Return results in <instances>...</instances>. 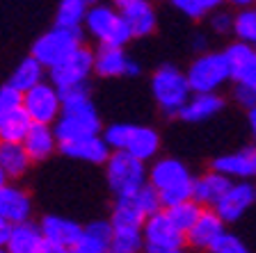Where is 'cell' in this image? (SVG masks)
<instances>
[{"instance_id": "obj_38", "label": "cell", "mask_w": 256, "mask_h": 253, "mask_svg": "<svg viewBox=\"0 0 256 253\" xmlns=\"http://www.w3.org/2000/svg\"><path fill=\"white\" fill-rule=\"evenodd\" d=\"M60 98H62V105L66 103H76V100H85L90 98V84H76V87H66V89H60Z\"/></svg>"}, {"instance_id": "obj_36", "label": "cell", "mask_w": 256, "mask_h": 253, "mask_svg": "<svg viewBox=\"0 0 256 253\" xmlns=\"http://www.w3.org/2000/svg\"><path fill=\"white\" fill-rule=\"evenodd\" d=\"M71 253H110V242L103 238H96L92 233L82 231V238L76 242Z\"/></svg>"}, {"instance_id": "obj_22", "label": "cell", "mask_w": 256, "mask_h": 253, "mask_svg": "<svg viewBox=\"0 0 256 253\" xmlns=\"http://www.w3.org/2000/svg\"><path fill=\"white\" fill-rule=\"evenodd\" d=\"M55 144H58V137H55L53 128L44 126V123H34V126L30 128V132H28V137H26V142H23V146H26L30 160L42 162V160H46L48 155L53 153Z\"/></svg>"}, {"instance_id": "obj_5", "label": "cell", "mask_w": 256, "mask_h": 253, "mask_svg": "<svg viewBox=\"0 0 256 253\" xmlns=\"http://www.w3.org/2000/svg\"><path fill=\"white\" fill-rule=\"evenodd\" d=\"M186 75L192 94H215L231 78V66L224 53H208L194 59Z\"/></svg>"}, {"instance_id": "obj_1", "label": "cell", "mask_w": 256, "mask_h": 253, "mask_svg": "<svg viewBox=\"0 0 256 253\" xmlns=\"http://www.w3.org/2000/svg\"><path fill=\"white\" fill-rule=\"evenodd\" d=\"M53 130L55 137H58V144H71L80 142V139L96 137L98 130H101V121H98L96 107L92 105V98L62 105V114H60Z\"/></svg>"}, {"instance_id": "obj_24", "label": "cell", "mask_w": 256, "mask_h": 253, "mask_svg": "<svg viewBox=\"0 0 256 253\" xmlns=\"http://www.w3.org/2000/svg\"><path fill=\"white\" fill-rule=\"evenodd\" d=\"M110 222L114 228H140L142 231L146 217H144L135 196H122V199H117L114 208H112Z\"/></svg>"}, {"instance_id": "obj_30", "label": "cell", "mask_w": 256, "mask_h": 253, "mask_svg": "<svg viewBox=\"0 0 256 253\" xmlns=\"http://www.w3.org/2000/svg\"><path fill=\"white\" fill-rule=\"evenodd\" d=\"M110 253H144V235L140 228H114Z\"/></svg>"}, {"instance_id": "obj_4", "label": "cell", "mask_w": 256, "mask_h": 253, "mask_svg": "<svg viewBox=\"0 0 256 253\" xmlns=\"http://www.w3.org/2000/svg\"><path fill=\"white\" fill-rule=\"evenodd\" d=\"M80 41H82V32L80 27H53L50 32L42 34L32 46V57L42 62L44 69H55L58 64H62L66 57L78 50Z\"/></svg>"}, {"instance_id": "obj_40", "label": "cell", "mask_w": 256, "mask_h": 253, "mask_svg": "<svg viewBox=\"0 0 256 253\" xmlns=\"http://www.w3.org/2000/svg\"><path fill=\"white\" fill-rule=\"evenodd\" d=\"M234 94H236V100H238L240 105L250 107V112L256 110V89H254V87H245V84H238Z\"/></svg>"}, {"instance_id": "obj_52", "label": "cell", "mask_w": 256, "mask_h": 253, "mask_svg": "<svg viewBox=\"0 0 256 253\" xmlns=\"http://www.w3.org/2000/svg\"><path fill=\"white\" fill-rule=\"evenodd\" d=\"M167 253H188L186 249H176V251H167Z\"/></svg>"}, {"instance_id": "obj_53", "label": "cell", "mask_w": 256, "mask_h": 253, "mask_svg": "<svg viewBox=\"0 0 256 253\" xmlns=\"http://www.w3.org/2000/svg\"><path fill=\"white\" fill-rule=\"evenodd\" d=\"M0 253H10V251H7V249H0Z\"/></svg>"}, {"instance_id": "obj_31", "label": "cell", "mask_w": 256, "mask_h": 253, "mask_svg": "<svg viewBox=\"0 0 256 253\" xmlns=\"http://www.w3.org/2000/svg\"><path fill=\"white\" fill-rule=\"evenodd\" d=\"M87 2L85 0H62L55 16V27H80V23L87 18Z\"/></svg>"}, {"instance_id": "obj_16", "label": "cell", "mask_w": 256, "mask_h": 253, "mask_svg": "<svg viewBox=\"0 0 256 253\" xmlns=\"http://www.w3.org/2000/svg\"><path fill=\"white\" fill-rule=\"evenodd\" d=\"M39 226H42L46 242H55V244H62V247H69V249L76 247V242L82 238V231H85L80 224L71 222V219H64V217H58V215H46Z\"/></svg>"}, {"instance_id": "obj_46", "label": "cell", "mask_w": 256, "mask_h": 253, "mask_svg": "<svg viewBox=\"0 0 256 253\" xmlns=\"http://www.w3.org/2000/svg\"><path fill=\"white\" fill-rule=\"evenodd\" d=\"M250 126H252V135H254V139H256V110L250 112Z\"/></svg>"}, {"instance_id": "obj_14", "label": "cell", "mask_w": 256, "mask_h": 253, "mask_svg": "<svg viewBox=\"0 0 256 253\" xmlns=\"http://www.w3.org/2000/svg\"><path fill=\"white\" fill-rule=\"evenodd\" d=\"M224 222L220 219V215L215 210H204V215L199 217V222L194 224L190 233H188V244L192 249H204V251H210L213 244L218 242L224 235Z\"/></svg>"}, {"instance_id": "obj_25", "label": "cell", "mask_w": 256, "mask_h": 253, "mask_svg": "<svg viewBox=\"0 0 256 253\" xmlns=\"http://www.w3.org/2000/svg\"><path fill=\"white\" fill-rule=\"evenodd\" d=\"M158 146H160L158 132L151 130V128L133 126V132H130V139H128V146H126V153L138 158L140 162H144V160H151L156 153H158Z\"/></svg>"}, {"instance_id": "obj_44", "label": "cell", "mask_w": 256, "mask_h": 253, "mask_svg": "<svg viewBox=\"0 0 256 253\" xmlns=\"http://www.w3.org/2000/svg\"><path fill=\"white\" fill-rule=\"evenodd\" d=\"M197 2L208 11V9H215V7H220V5L224 2V0H197Z\"/></svg>"}, {"instance_id": "obj_13", "label": "cell", "mask_w": 256, "mask_h": 253, "mask_svg": "<svg viewBox=\"0 0 256 253\" xmlns=\"http://www.w3.org/2000/svg\"><path fill=\"white\" fill-rule=\"evenodd\" d=\"M234 187L231 178H226L224 174H218V171H210V174H204L202 178H194V194H192V201H197L199 206H206L213 210L220 201L226 196V192Z\"/></svg>"}, {"instance_id": "obj_33", "label": "cell", "mask_w": 256, "mask_h": 253, "mask_svg": "<svg viewBox=\"0 0 256 253\" xmlns=\"http://www.w3.org/2000/svg\"><path fill=\"white\" fill-rule=\"evenodd\" d=\"M130 132H133V126L130 123H112L103 130V139L110 148L114 151H126L128 139H130Z\"/></svg>"}, {"instance_id": "obj_2", "label": "cell", "mask_w": 256, "mask_h": 253, "mask_svg": "<svg viewBox=\"0 0 256 253\" xmlns=\"http://www.w3.org/2000/svg\"><path fill=\"white\" fill-rule=\"evenodd\" d=\"M108 187H110L117 199L122 196H135L140 190L146 187V169H144V162H140L138 158L128 155L126 151H114L108 160Z\"/></svg>"}, {"instance_id": "obj_27", "label": "cell", "mask_w": 256, "mask_h": 253, "mask_svg": "<svg viewBox=\"0 0 256 253\" xmlns=\"http://www.w3.org/2000/svg\"><path fill=\"white\" fill-rule=\"evenodd\" d=\"M30 155H28L23 144L14 142H0V167L5 169L10 178H21L30 167Z\"/></svg>"}, {"instance_id": "obj_42", "label": "cell", "mask_w": 256, "mask_h": 253, "mask_svg": "<svg viewBox=\"0 0 256 253\" xmlns=\"http://www.w3.org/2000/svg\"><path fill=\"white\" fill-rule=\"evenodd\" d=\"M12 233H14V224L0 217V249H7V244L12 240Z\"/></svg>"}, {"instance_id": "obj_10", "label": "cell", "mask_w": 256, "mask_h": 253, "mask_svg": "<svg viewBox=\"0 0 256 253\" xmlns=\"http://www.w3.org/2000/svg\"><path fill=\"white\" fill-rule=\"evenodd\" d=\"M192 180L194 178L190 176L188 167L174 158L158 160L149 171V185H154L160 194H162V192H170V190H176V187H183V185L192 183Z\"/></svg>"}, {"instance_id": "obj_39", "label": "cell", "mask_w": 256, "mask_h": 253, "mask_svg": "<svg viewBox=\"0 0 256 253\" xmlns=\"http://www.w3.org/2000/svg\"><path fill=\"white\" fill-rule=\"evenodd\" d=\"M172 5L181 11V14L190 16V18H202L206 14V9L199 5L197 0H172Z\"/></svg>"}, {"instance_id": "obj_47", "label": "cell", "mask_w": 256, "mask_h": 253, "mask_svg": "<svg viewBox=\"0 0 256 253\" xmlns=\"http://www.w3.org/2000/svg\"><path fill=\"white\" fill-rule=\"evenodd\" d=\"M130 2H133V0H112V5L117 7L119 11H122L124 7H128V5H130Z\"/></svg>"}, {"instance_id": "obj_29", "label": "cell", "mask_w": 256, "mask_h": 253, "mask_svg": "<svg viewBox=\"0 0 256 253\" xmlns=\"http://www.w3.org/2000/svg\"><path fill=\"white\" fill-rule=\"evenodd\" d=\"M165 215L170 217L172 224H174L183 235H188V233L194 228V224L199 222V217L204 215V208L199 206L197 201H186L181 206H174V208H170V210H165Z\"/></svg>"}, {"instance_id": "obj_28", "label": "cell", "mask_w": 256, "mask_h": 253, "mask_svg": "<svg viewBox=\"0 0 256 253\" xmlns=\"http://www.w3.org/2000/svg\"><path fill=\"white\" fill-rule=\"evenodd\" d=\"M42 82H44V66H42V62L34 59L32 55L26 57L18 66H16L12 78H10L12 87H16V89L23 91V94H28V91L34 89V87H39Z\"/></svg>"}, {"instance_id": "obj_7", "label": "cell", "mask_w": 256, "mask_h": 253, "mask_svg": "<svg viewBox=\"0 0 256 253\" xmlns=\"http://www.w3.org/2000/svg\"><path fill=\"white\" fill-rule=\"evenodd\" d=\"M23 107L30 114V119L34 123H44L50 126L53 121H58L62 114V98H60V89L50 82H42L39 87L30 89L23 98Z\"/></svg>"}, {"instance_id": "obj_37", "label": "cell", "mask_w": 256, "mask_h": 253, "mask_svg": "<svg viewBox=\"0 0 256 253\" xmlns=\"http://www.w3.org/2000/svg\"><path fill=\"white\" fill-rule=\"evenodd\" d=\"M210 253H250V249L240 242L236 235H231V233H224L222 238H220L218 242L213 244Z\"/></svg>"}, {"instance_id": "obj_32", "label": "cell", "mask_w": 256, "mask_h": 253, "mask_svg": "<svg viewBox=\"0 0 256 253\" xmlns=\"http://www.w3.org/2000/svg\"><path fill=\"white\" fill-rule=\"evenodd\" d=\"M236 37L240 39V43L256 48V9H242L236 16L234 23Z\"/></svg>"}, {"instance_id": "obj_20", "label": "cell", "mask_w": 256, "mask_h": 253, "mask_svg": "<svg viewBox=\"0 0 256 253\" xmlns=\"http://www.w3.org/2000/svg\"><path fill=\"white\" fill-rule=\"evenodd\" d=\"M222 107L224 100L218 94H192L190 100L186 103V107L178 112V116L188 123H199L210 119L213 114H218Z\"/></svg>"}, {"instance_id": "obj_34", "label": "cell", "mask_w": 256, "mask_h": 253, "mask_svg": "<svg viewBox=\"0 0 256 253\" xmlns=\"http://www.w3.org/2000/svg\"><path fill=\"white\" fill-rule=\"evenodd\" d=\"M135 199H138V203L146 219L154 215H160V212L165 210V208H162V201H160V192L156 190L154 185H146L144 190H140L138 194H135Z\"/></svg>"}, {"instance_id": "obj_49", "label": "cell", "mask_w": 256, "mask_h": 253, "mask_svg": "<svg viewBox=\"0 0 256 253\" xmlns=\"http://www.w3.org/2000/svg\"><path fill=\"white\" fill-rule=\"evenodd\" d=\"M7 178H10V176L5 174V169L0 167V190H2V187H5V185H7Z\"/></svg>"}, {"instance_id": "obj_41", "label": "cell", "mask_w": 256, "mask_h": 253, "mask_svg": "<svg viewBox=\"0 0 256 253\" xmlns=\"http://www.w3.org/2000/svg\"><path fill=\"white\" fill-rule=\"evenodd\" d=\"M234 23H236V18L231 14H226V11H218V14L213 16L210 25H213L220 34H229V32H234Z\"/></svg>"}, {"instance_id": "obj_51", "label": "cell", "mask_w": 256, "mask_h": 253, "mask_svg": "<svg viewBox=\"0 0 256 253\" xmlns=\"http://www.w3.org/2000/svg\"><path fill=\"white\" fill-rule=\"evenodd\" d=\"M85 2H87V7H92V5L96 7V2H98V0H85Z\"/></svg>"}, {"instance_id": "obj_8", "label": "cell", "mask_w": 256, "mask_h": 253, "mask_svg": "<svg viewBox=\"0 0 256 253\" xmlns=\"http://www.w3.org/2000/svg\"><path fill=\"white\" fill-rule=\"evenodd\" d=\"M92 71H94V53L87 48H78L71 57L48 71V75H50V84H55L58 89H66L76 84H85Z\"/></svg>"}, {"instance_id": "obj_11", "label": "cell", "mask_w": 256, "mask_h": 253, "mask_svg": "<svg viewBox=\"0 0 256 253\" xmlns=\"http://www.w3.org/2000/svg\"><path fill=\"white\" fill-rule=\"evenodd\" d=\"M254 201H256V187H252L250 183H236L213 210L218 212L224 224L238 222L240 217L252 208Z\"/></svg>"}, {"instance_id": "obj_48", "label": "cell", "mask_w": 256, "mask_h": 253, "mask_svg": "<svg viewBox=\"0 0 256 253\" xmlns=\"http://www.w3.org/2000/svg\"><path fill=\"white\" fill-rule=\"evenodd\" d=\"M234 5H238V7H250V5H254L256 0H231Z\"/></svg>"}, {"instance_id": "obj_26", "label": "cell", "mask_w": 256, "mask_h": 253, "mask_svg": "<svg viewBox=\"0 0 256 253\" xmlns=\"http://www.w3.org/2000/svg\"><path fill=\"white\" fill-rule=\"evenodd\" d=\"M32 126H34V121L30 119L26 107L12 112V114H7V116H0V142L23 144Z\"/></svg>"}, {"instance_id": "obj_23", "label": "cell", "mask_w": 256, "mask_h": 253, "mask_svg": "<svg viewBox=\"0 0 256 253\" xmlns=\"http://www.w3.org/2000/svg\"><path fill=\"white\" fill-rule=\"evenodd\" d=\"M119 18H122V16L112 9V7L96 5V7H90V11H87L85 25H87V30H90V34H94L101 43H106L108 37L112 34V30L117 27Z\"/></svg>"}, {"instance_id": "obj_9", "label": "cell", "mask_w": 256, "mask_h": 253, "mask_svg": "<svg viewBox=\"0 0 256 253\" xmlns=\"http://www.w3.org/2000/svg\"><path fill=\"white\" fill-rule=\"evenodd\" d=\"M224 55L231 66V80L256 89V48L247 43H231Z\"/></svg>"}, {"instance_id": "obj_3", "label": "cell", "mask_w": 256, "mask_h": 253, "mask_svg": "<svg viewBox=\"0 0 256 253\" xmlns=\"http://www.w3.org/2000/svg\"><path fill=\"white\" fill-rule=\"evenodd\" d=\"M151 91H154L156 103L160 105V110H165L167 114H176L186 107V103L190 100V84H188V75L172 66L165 64L151 78Z\"/></svg>"}, {"instance_id": "obj_21", "label": "cell", "mask_w": 256, "mask_h": 253, "mask_svg": "<svg viewBox=\"0 0 256 253\" xmlns=\"http://www.w3.org/2000/svg\"><path fill=\"white\" fill-rule=\"evenodd\" d=\"M128 55L124 53V48L114 46H98L94 53V71L103 78H114V75H126L128 69Z\"/></svg>"}, {"instance_id": "obj_50", "label": "cell", "mask_w": 256, "mask_h": 253, "mask_svg": "<svg viewBox=\"0 0 256 253\" xmlns=\"http://www.w3.org/2000/svg\"><path fill=\"white\" fill-rule=\"evenodd\" d=\"M204 46H206V39H204V37L194 39V48H204Z\"/></svg>"}, {"instance_id": "obj_17", "label": "cell", "mask_w": 256, "mask_h": 253, "mask_svg": "<svg viewBox=\"0 0 256 253\" xmlns=\"http://www.w3.org/2000/svg\"><path fill=\"white\" fill-rule=\"evenodd\" d=\"M66 158L74 160H82V162H92V164H103L110 160V146L106 144L103 137H90V139H80V142H71V144H60Z\"/></svg>"}, {"instance_id": "obj_19", "label": "cell", "mask_w": 256, "mask_h": 253, "mask_svg": "<svg viewBox=\"0 0 256 253\" xmlns=\"http://www.w3.org/2000/svg\"><path fill=\"white\" fill-rule=\"evenodd\" d=\"M119 14H122V18L128 23L133 37H146L156 27L154 7H151L146 0H133V2L128 7H124Z\"/></svg>"}, {"instance_id": "obj_35", "label": "cell", "mask_w": 256, "mask_h": 253, "mask_svg": "<svg viewBox=\"0 0 256 253\" xmlns=\"http://www.w3.org/2000/svg\"><path fill=\"white\" fill-rule=\"evenodd\" d=\"M23 98H26V94L18 91L16 87H12L10 82H7L5 87H0V116H7V114H12V112L21 110Z\"/></svg>"}, {"instance_id": "obj_43", "label": "cell", "mask_w": 256, "mask_h": 253, "mask_svg": "<svg viewBox=\"0 0 256 253\" xmlns=\"http://www.w3.org/2000/svg\"><path fill=\"white\" fill-rule=\"evenodd\" d=\"M42 253H71L69 247H62V244H55V242H46L44 244V251Z\"/></svg>"}, {"instance_id": "obj_6", "label": "cell", "mask_w": 256, "mask_h": 253, "mask_svg": "<svg viewBox=\"0 0 256 253\" xmlns=\"http://www.w3.org/2000/svg\"><path fill=\"white\" fill-rule=\"evenodd\" d=\"M142 235H144V253H167L183 249L188 244V238L172 224V219L165 215V210L160 215L149 217L144 222Z\"/></svg>"}, {"instance_id": "obj_18", "label": "cell", "mask_w": 256, "mask_h": 253, "mask_svg": "<svg viewBox=\"0 0 256 253\" xmlns=\"http://www.w3.org/2000/svg\"><path fill=\"white\" fill-rule=\"evenodd\" d=\"M44 244H46V238L42 233V226L39 224H16L14 233H12V240L7 244V251L10 253H42Z\"/></svg>"}, {"instance_id": "obj_12", "label": "cell", "mask_w": 256, "mask_h": 253, "mask_svg": "<svg viewBox=\"0 0 256 253\" xmlns=\"http://www.w3.org/2000/svg\"><path fill=\"white\" fill-rule=\"evenodd\" d=\"M213 171L226 178H256V146L240 148L236 153L213 160Z\"/></svg>"}, {"instance_id": "obj_15", "label": "cell", "mask_w": 256, "mask_h": 253, "mask_svg": "<svg viewBox=\"0 0 256 253\" xmlns=\"http://www.w3.org/2000/svg\"><path fill=\"white\" fill-rule=\"evenodd\" d=\"M30 215H32L30 196L23 190H18V187L5 185L0 190V217L16 226V224L30 222Z\"/></svg>"}, {"instance_id": "obj_45", "label": "cell", "mask_w": 256, "mask_h": 253, "mask_svg": "<svg viewBox=\"0 0 256 253\" xmlns=\"http://www.w3.org/2000/svg\"><path fill=\"white\" fill-rule=\"evenodd\" d=\"M140 73V66H138V62H128V69H126V75H138Z\"/></svg>"}]
</instances>
